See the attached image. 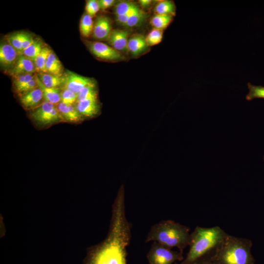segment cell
I'll return each mask as SVG.
<instances>
[{
  "label": "cell",
  "instance_id": "6da1fadb",
  "mask_svg": "<svg viewBox=\"0 0 264 264\" xmlns=\"http://www.w3.org/2000/svg\"><path fill=\"white\" fill-rule=\"evenodd\" d=\"M132 225L126 215L125 192H118L112 206L110 232L105 241L89 253L87 264H127Z\"/></svg>",
  "mask_w": 264,
  "mask_h": 264
},
{
  "label": "cell",
  "instance_id": "7a4b0ae2",
  "mask_svg": "<svg viewBox=\"0 0 264 264\" xmlns=\"http://www.w3.org/2000/svg\"><path fill=\"white\" fill-rule=\"evenodd\" d=\"M226 234L218 226L196 227L191 233L189 251L179 264H200L208 261Z\"/></svg>",
  "mask_w": 264,
  "mask_h": 264
},
{
  "label": "cell",
  "instance_id": "3957f363",
  "mask_svg": "<svg viewBox=\"0 0 264 264\" xmlns=\"http://www.w3.org/2000/svg\"><path fill=\"white\" fill-rule=\"evenodd\" d=\"M252 246L249 239L227 234L207 262L212 264H254Z\"/></svg>",
  "mask_w": 264,
  "mask_h": 264
},
{
  "label": "cell",
  "instance_id": "277c9868",
  "mask_svg": "<svg viewBox=\"0 0 264 264\" xmlns=\"http://www.w3.org/2000/svg\"><path fill=\"white\" fill-rule=\"evenodd\" d=\"M188 227L172 220H161L152 226L145 242H158L172 249L177 248L183 252L189 246L191 234Z\"/></svg>",
  "mask_w": 264,
  "mask_h": 264
},
{
  "label": "cell",
  "instance_id": "5b68a950",
  "mask_svg": "<svg viewBox=\"0 0 264 264\" xmlns=\"http://www.w3.org/2000/svg\"><path fill=\"white\" fill-rule=\"evenodd\" d=\"M183 259V252L173 250L156 242H153L147 254L148 264H173Z\"/></svg>",
  "mask_w": 264,
  "mask_h": 264
},
{
  "label": "cell",
  "instance_id": "8992f818",
  "mask_svg": "<svg viewBox=\"0 0 264 264\" xmlns=\"http://www.w3.org/2000/svg\"><path fill=\"white\" fill-rule=\"evenodd\" d=\"M30 116L35 122L43 126L65 121L56 105L47 101H44L39 107L32 110Z\"/></svg>",
  "mask_w": 264,
  "mask_h": 264
},
{
  "label": "cell",
  "instance_id": "52a82bcc",
  "mask_svg": "<svg viewBox=\"0 0 264 264\" xmlns=\"http://www.w3.org/2000/svg\"><path fill=\"white\" fill-rule=\"evenodd\" d=\"M86 44L91 53L100 59L117 61L125 58L120 52L103 43L87 41Z\"/></svg>",
  "mask_w": 264,
  "mask_h": 264
},
{
  "label": "cell",
  "instance_id": "ba28073f",
  "mask_svg": "<svg viewBox=\"0 0 264 264\" xmlns=\"http://www.w3.org/2000/svg\"><path fill=\"white\" fill-rule=\"evenodd\" d=\"M64 88L78 93L87 86L95 84L92 79L67 70L64 74Z\"/></svg>",
  "mask_w": 264,
  "mask_h": 264
},
{
  "label": "cell",
  "instance_id": "9c48e42d",
  "mask_svg": "<svg viewBox=\"0 0 264 264\" xmlns=\"http://www.w3.org/2000/svg\"><path fill=\"white\" fill-rule=\"evenodd\" d=\"M19 97L22 105L26 110H34L44 102L43 91L39 87Z\"/></svg>",
  "mask_w": 264,
  "mask_h": 264
},
{
  "label": "cell",
  "instance_id": "30bf717a",
  "mask_svg": "<svg viewBox=\"0 0 264 264\" xmlns=\"http://www.w3.org/2000/svg\"><path fill=\"white\" fill-rule=\"evenodd\" d=\"M129 32L128 30L114 29L107 39L109 44L119 52L128 51V42Z\"/></svg>",
  "mask_w": 264,
  "mask_h": 264
},
{
  "label": "cell",
  "instance_id": "8fae6325",
  "mask_svg": "<svg viewBox=\"0 0 264 264\" xmlns=\"http://www.w3.org/2000/svg\"><path fill=\"white\" fill-rule=\"evenodd\" d=\"M112 30L109 18L105 16H100L94 23L92 36L96 40H107Z\"/></svg>",
  "mask_w": 264,
  "mask_h": 264
},
{
  "label": "cell",
  "instance_id": "7c38bea8",
  "mask_svg": "<svg viewBox=\"0 0 264 264\" xmlns=\"http://www.w3.org/2000/svg\"><path fill=\"white\" fill-rule=\"evenodd\" d=\"M19 56L17 51L7 41L0 44V62L2 67L12 68Z\"/></svg>",
  "mask_w": 264,
  "mask_h": 264
},
{
  "label": "cell",
  "instance_id": "4fadbf2b",
  "mask_svg": "<svg viewBox=\"0 0 264 264\" xmlns=\"http://www.w3.org/2000/svg\"><path fill=\"white\" fill-rule=\"evenodd\" d=\"M35 67L33 61L23 55H19L14 66L9 71L13 77L26 73H35Z\"/></svg>",
  "mask_w": 264,
  "mask_h": 264
},
{
  "label": "cell",
  "instance_id": "5bb4252c",
  "mask_svg": "<svg viewBox=\"0 0 264 264\" xmlns=\"http://www.w3.org/2000/svg\"><path fill=\"white\" fill-rule=\"evenodd\" d=\"M128 51L134 57L138 56L147 50L149 46L146 38L140 34H134L128 40Z\"/></svg>",
  "mask_w": 264,
  "mask_h": 264
},
{
  "label": "cell",
  "instance_id": "9a60e30c",
  "mask_svg": "<svg viewBox=\"0 0 264 264\" xmlns=\"http://www.w3.org/2000/svg\"><path fill=\"white\" fill-rule=\"evenodd\" d=\"M76 108L83 116L91 118L96 116L100 109L97 99L78 101Z\"/></svg>",
  "mask_w": 264,
  "mask_h": 264
},
{
  "label": "cell",
  "instance_id": "2e32d148",
  "mask_svg": "<svg viewBox=\"0 0 264 264\" xmlns=\"http://www.w3.org/2000/svg\"><path fill=\"white\" fill-rule=\"evenodd\" d=\"M56 107L65 121L78 123L83 119V116L73 105H67L61 102Z\"/></svg>",
  "mask_w": 264,
  "mask_h": 264
},
{
  "label": "cell",
  "instance_id": "e0dca14e",
  "mask_svg": "<svg viewBox=\"0 0 264 264\" xmlns=\"http://www.w3.org/2000/svg\"><path fill=\"white\" fill-rule=\"evenodd\" d=\"M36 79L39 87L43 91L44 101L48 102L55 105L61 102V91L59 88H50L45 87L41 83L36 74Z\"/></svg>",
  "mask_w": 264,
  "mask_h": 264
},
{
  "label": "cell",
  "instance_id": "ac0fdd59",
  "mask_svg": "<svg viewBox=\"0 0 264 264\" xmlns=\"http://www.w3.org/2000/svg\"><path fill=\"white\" fill-rule=\"evenodd\" d=\"M45 69L47 73L59 76L63 75L62 65L52 50L47 58L45 64Z\"/></svg>",
  "mask_w": 264,
  "mask_h": 264
},
{
  "label": "cell",
  "instance_id": "d6986e66",
  "mask_svg": "<svg viewBox=\"0 0 264 264\" xmlns=\"http://www.w3.org/2000/svg\"><path fill=\"white\" fill-rule=\"evenodd\" d=\"M37 75L41 83L47 88H59L64 83L63 75L59 76L44 72L38 73Z\"/></svg>",
  "mask_w": 264,
  "mask_h": 264
},
{
  "label": "cell",
  "instance_id": "ffe728a7",
  "mask_svg": "<svg viewBox=\"0 0 264 264\" xmlns=\"http://www.w3.org/2000/svg\"><path fill=\"white\" fill-rule=\"evenodd\" d=\"M174 17L171 15L155 14L152 18L150 23L154 28L163 30L172 22Z\"/></svg>",
  "mask_w": 264,
  "mask_h": 264
},
{
  "label": "cell",
  "instance_id": "44dd1931",
  "mask_svg": "<svg viewBox=\"0 0 264 264\" xmlns=\"http://www.w3.org/2000/svg\"><path fill=\"white\" fill-rule=\"evenodd\" d=\"M51 51L52 50L48 47L44 46L40 53L33 61L36 72L46 73L45 64Z\"/></svg>",
  "mask_w": 264,
  "mask_h": 264
},
{
  "label": "cell",
  "instance_id": "7402d4cb",
  "mask_svg": "<svg viewBox=\"0 0 264 264\" xmlns=\"http://www.w3.org/2000/svg\"><path fill=\"white\" fill-rule=\"evenodd\" d=\"M92 18L87 13L83 14L81 18L80 22V32L84 37H89L92 34L94 23Z\"/></svg>",
  "mask_w": 264,
  "mask_h": 264
},
{
  "label": "cell",
  "instance_id": "603a6c76",
  "mask_svg": "<svg viewBox=\"0 0 264 264\" xmlns=\"http://www.w3.org/2000/svg\"><path fill=\"white\" fill-rule=\"evenodd\" d=\"M176 7L173 1L162 0L155 6L154 11L156 14L171 15L175 16Z\"/></svg>",
  "mask_w": 264,
  "mask_h": 264
},
{
  "label": "cell",
  "instance_id": "cb8c5ba5",
  "mask_svg": "<svg viewBox=\"0 0 264 264\" xmlns=\"http://www.w3.org/2000/svg\"><path fill=\"white\" fill-rule=\"evenodd\" d=\"M44 47L40 40L35 39L34 42L23 50L22 55L34 61L40 53Z\"/></svg>",
  "mask_w": 264,
  "mask_h": 264
},
{
  "label": "cell",
  "instance_id": "d4e9b609",
  "mask_svg": "<svg viewBox=\"0 0 264 264\" xmlns=\"http://www.w3.org/2000/svg\"><path fill=\"white\" fill-rule=\"evenodd\" d=\"M98 95L95 84L86 86L78 93L77 102L87 100L97 99Z\"/></svg>",
  "mask_w": 264,
  "mask_h": 264
},
{
  "label": "cell",
  "instance_id": "484cf974",
  "mask_svg": "<svg viewBox=\"0 0 264 264\" xmlns=\"http://www.w3.org/2000/svg\"><path fill=\"white\" fill-rule=\"evenodd\" d=\"M139 9L138 5L132 2L122 1L115 5L114 14L115 16L124 15Z\"/></svg>",
  "mask_w": 264,
  "mask_h": 264
},
{
  "label": "cell",
  "instance_id": "4316f807",
  "mask_svg": "<svg viewBox=\"0 0 264 264\" xmlns=\"http://www.w3.org/2000/svg\"><path fill=\"white\" fill-rule=\"evenodd\" d=\"M24 32H17L6 37L7 41L14 48L19 55L22 54V42Z\"/></svg>",
  "mask_w": 264,
  "mask_h": 264
},
{
  "label": "cell",
  "instance_id": "83f0119b",
  "mask_svg": "<svg viewBox=\"0 0 264 264\" xmlns=\"http://www.w3.org/2000/svg\"><path fill=\"white\" fill-rule=\"evenodd\" d=\"M147 17V13L144 11H140L132 15L128 20L124 26L128 28L134 27L141 24Z\"/></svg>",
  "mask_w": 264,
  "mask_h": 264
},
{
  "label": "cell",
  "instance_id": "f1b7e54d",
  "mask_svg": "<svg viewBox=\"0 0 264 264\" xmlns=\"http://www.w3.org/2000/svg\"><path fill=\"white\" fill-rule=\"evenodd\" d=\"M249 92L246 95L245 99L247 101H251L256 98L264 99V87L255 86L250 83H247Z\"/></svg>",
  "mask_w": 264,
  "mask_h": 264
},
{
  "label": "cell",
  "instance_id": "f546056e",
  "mask_svg": "<svg viewBox=\"0 0 264 264\" xmlns=\"http://www.w3.org/2000/svg\"><path fill=\"white\" fill-rule=\"evenodd\" d=\"M36 73H26L13 77L14 90L23 86L35 77Z\"/></svg>",
  "mask_w": 264,
  "mask_h": 264
},
{
  "label": "cell",
  "instance_id": "4dcf8cb0",
  "mask_svg": "<svg viewBox=\"0 0 264 264\" xmlns=\"http://www.w3.org/2000/svg\"><path fill=\"white\" fill-rule=\"evenodd\" d=\"M163 38V30L154 28L146 37L148 46H153L160 43Z\"/></svg>",
  "mask_w": 264,
  "mask_h": 264
},
{
  "label": "cell",
  "instance_id": "1f68e13d",
  "mask_svg": "<svg viewBox=\"0 0 264 264\" xmlns=\"http://www.w3.org/2000/svg\"><path fill=\"white\" fill-rule=\"evenodd\" d=\"M61 95V102L66 105H73L77 101L78 94L70 89L64 88Z\"/></svg>",
  "mask_w": 264,
  "mask_h": 264
},
{
  "label": "cell",
  "instance_id": "d6a6232c",
  "mask_svg": "<svg viewBox=\"0 0 264 264\" xmlns=\"http://www.w3.org/2000/svg\"><path fill=\"white\" fill-rule=\"evenodd\" d=\"M38 87V84L36 79L35 75V77L33 79L31 80L23 86L15 90V92L19 96L25 92L32 90Z\"/></svg>",
  "mask_w": 264,
  "mask_h": 264
},
{
  "label": "cell",
  "instance_id": "836d02e7",
  "mask_svg": "<svg viewBox=\"0 0 264 264\" xmlns=\"http://www.w3.org/2000/svg\"><path fill=\"white\" fill-rule=\"evenodd\" d=\"M85 9L87 14L89 15L91 18L94 17L100 9L97 0H87Z\"/></svg>",
  "mask_w": 264,
  "mask_h": 264
},
{
  "label": "cell",
  "instance_id": "e575fe53",
  "mask_svg": "<svg viewBox=\"0 0 264 264\" xmlns=\"http://www.w3.org/2000/svg\"><path fill=\"white\" fill-rule=\"evenodd\" d=\"M140 10L141 9L139 8V9L132 11L126 14L116 15L115 16L116 21L118 24L124 26L129 18L133 14L140 11Z\"/></svg>",
  "mask_w": 264,
  "mask_h": 264
},
{
  "label": "cell",
  "instance_id": "d590c367",
  "mask_svg": "<svg viewBox=\"0 0 264 264\" xmlns=\"http://www.w3.org/2000/svg\"><path fill=\"white\" fill-rule=\"evenodd\" d=\"M35 41V39L29 33L24 32L22 42V51L30 46Z\"/></svg>",
  "mask_w": 264,
  "mask_h": 264
},
{
  "label": "cell",
  "instance_id": "8d00e7d4",
  "mask_svg": "<svg viewBox=\"0 0 264 264\" xmlns=\"http://www.w3.org/2000/svg\"><path fill=\"white\" fill-rule=\"evenodd\" d=\"M97 1L100 9L102 10H105L110 7L115 2V1L114 0H99Z\"/></svg>",
  "mask_w": 264,
  "mask_h": 264
},
{
  "label": "cell",
  "instance_id": "74e56055",
  "mask_svg": "<svg viewBox=\"0 0 264 264\" xmlns=\"http://www.w3.org/2000/svg\"><path fill=\"white\" fill-rule=\"evenodd\" d=\"M140 5L143 8H147L152 3L150 0H140L139 1Z\"/></svg>",
  "mask_w": 264,
  "mask_h": 264
},
{
  "label": "cell",
  "instance_id": "f35d334b",
  "mask_svg": "<svg viewBox=\"0 0 264 264\" xmlns=\"http://www.w3.org/2000/svg\"><path fill=\"white\" fill-rule=\"evenodd\" d=\"M200 264H211L209 262H205V263H203Z\"/></svg>",
  "mask_w": 264,
  "mask_h": 264
},
{
  "label": "cell",
  "instance_id": "ab89813d",
  "mask_svg": "<svg viewBox=\"0 0 264 264\" xmlns=\"http://www.w3.org/2000/svg\"><path fill=\"white\" fill-rule=\"evenodd\" d=\"M175 264H179L178 263H177L176 262L175 263Z\"/></svg>",
  "mask_w": 264,
  "mask_h": 264
},
{
  "label": "cell",
  "instance_id": "60d3db41",
  "mask_svg": "<svg viewBox=\"0 0 264 264\" xmlns=\"http://www.w3.org/2000/svg\"><path fill=\"white\" fill-rule=\"evenodd\" d=\"M263 158H264V157H263Z\"/></svg>",
  "mask_w": 264,
  "mask_h": 264
}]
</instances>
